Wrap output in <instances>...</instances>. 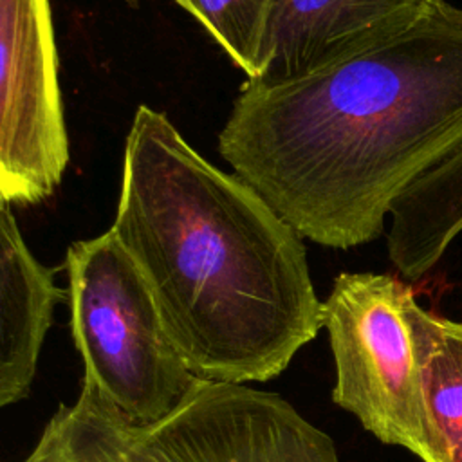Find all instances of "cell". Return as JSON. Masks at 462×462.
<instances>
[{"label":"cell","mask_w":462,"mask_h":462,"mask_svg":"<svg viewBox=\"0 0 462 462\" xmlns=\"http://www.w3.org/2000/svg\"><path fill=\"white\" fill-rule=\"evenodd\" d=\"M462 148V7L415 22L300 79L240 88L218 152L303 238L348 249Z\"/></svg>","instance_id":"6da1fadb"},{"label":"cell","mask_w":462,"mask_h":462,"mask_svg":"<svg viewBox=\"0 0 462 462\" xmlns=\"http://www.w3.org/2000/svg\"><path fill=\"white\" fill-rule=\"evenodd\" d=\"M67 291L54 269L29 251L7 202L0 204V406L31 392L43 339L58 301Z\"/></svg>","instance_id":"ba28073f"},{"label":"cell","mask_w":462,"mask_h":462,"mask_svg":"<svg viewBox=\"0 0 462 462\" xmlns=\"http://www.w3.org/2000/svg\"><path fill=\"white\" fill-rule=\"evenodd\" d=\"M0 197L36 204L69 164L49 0H0Z\"/></svg>","instance_id":"8992f818"},{"label":"cell","mask_w":462,"mask_h":462,"mask_svg":"<svg viewBox=\"0 0 462 462\" xmlns=\"http://www.w3.org/2000/svg\"><path fill=\"white\" fill-rule=\"evenodd\" d=\"M390 217V260L402 276L420 278L462 231V148L410 184Z\"/></svg>","instance_id":"9c48e42d"},{"label":"cell","mask_w":462,"mask_h":462,"mask_svg":"<svg viewBox=\"0 0 462 462\" xmlns=\"http://www.w3.org/2000/svg\"><path fill=\"white\" fill-rule=\"evenodd\" d=\"M110 229L144 274L195 377L271 381L323 328L303 236L148 105L126 135Z\"/></svg>","instance_id":"7a4b0ae2"},{"label":"cell","mask_w":462,"mask_h":462,"mask_svg":"<svg viewBox=\"0 0 462 462\" xmlns=\"http://www.w3.org/2000/svg\"><path fill=\"white\" fill-rule=\"evenodd\" d=\"M23 462H339L334 440L278 393L197 377L153 424L130 422L83 377Z\"/></svg>","instance_id":"3957f363"},{"label":"cell","mask_w":462,"mask_h":462,"mask_svg":"<svg viewBox=\"0 0 462 462\" xmlns=\"http://www.w3.org/2000/svg\"><path fill=\"white\" fill-rule=\"evenodd\" d=\"M70 334L85 374L130 422L170 415L197 377L173 345L152 289L117 235L78 240L65 254Z\"/></svg>","instance_id":"277c9868"},{"label":"cell","mask_w":462,"mask_h":462,"mask_svg":"<svg viewBox=\"0 0 462 462\" xmlns=\"http://www.w3.org/2000/svg\"><path fill=\"white\" fill-rule=\"evenodd\" d=\"M393 276L341 273L323 301L336 384L334 402L384 444L431 462L428 420L406 303Z\"/></svg>","instance_id":"5b68a950"},{"label":"cell","mask_w":462,"mask_h":462,"mask_svg":"<svg viewBox=\"0 0 462 462\" xmlns=\"http://www.w3.org/2000/svg\"><path fill=\"white\" fill-rule=\"evenodd\" d=\"M433 0H271L260 38L258 87L300 79L415 22Z\"/></svg>","instance_id":"52a82bcc"},{"label":"cell","mask_w":462,"mask_h":462,"mask_svg":"<svg viewBox=\"0 0 462 462\" xmlns=\"http://www.w3.org/2000/svg\"><path fill=\"white\" fill-rule=\"evenodd\" d=\"M431 462H462V321L422 309L411 294L406 303Z\"/></svg>","instance_id":"30bf717a"},{"label":"cell","mask_w":462,"mask_h":462,"mask_svg":"<svg viewBox=\"0 0 462 462\" xmlns=\"http://www.w3.org/2000/svg\"><path fill=\"white\" fill-rule=\"evenodd\" d=\"M226 51L247 79L256 76V61L271 0H175Z\"/></svg>","instance_id":"8fae6325"}]
</instances>
